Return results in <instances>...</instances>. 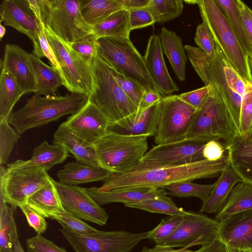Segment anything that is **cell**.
<instances>
[{
	"instance_id": "cell-15",
	"label": "cell",
	"mask_w": 252,
	"mask_h": 252,
	"mask_svg": "<svg viewBox=\"0 0 252 252\" xmlns=\"http://www.w3.org/2000/svg\"><path fill=\"white\" fill-rule=\"evenodd\" d=\"M206 143L199 138H186L173 142L157 145L146 152L135 167L180 165L204 159L202 152Z\"/></svg>"
},
{
	"instance_id": "cell-31",
	"label": "cell",
	"mask_w": 252,
	"mask_h": 252,
	"mask_svg": "<svg viewBox=\"0 0 252 252\" xmlns=\"http://www.w3.org/2000/svg\"><path fill=\"white\" fill-rule=\"evenodd\" d=\"M26 204L44 218H48L52 213L64 210L54 180L51 178L28 198Z\"/></svg>"
},
{
	"instance_id": "cell-63",
	"label": "cell",
	"mask_w": 252,
	"mask_h": 252,
	"mask_svg": "<svg viewBox=\"0 0 252 252\" xmlns=\"http://www.w3.org/2000/svg\"><path fill=\"white\" fill-rule=\"evenodd\" d=\"M250 65L251 73H252V60L250 61Z\"/></svg>"
},
{
	"instance_id": "cell-18",
	"label": "cell",
	"mask_w": 252,
	"mask_h": 252,
	"mask_svg": "<svg viewBox=\"0 0 252 252\" xmlns=\"http://www.w3.org/2000/svg\"><path fill=\"white\" fill-rule=\"evenodd\" d=\"M0 22L28 36L32 42L41 25L28 0H3L0 5Z\"/></svg>"
},
{
	"instance_id": "cell-39",
	"label": "cell",
	"mask_w": 252,
	"mask_h": 252,
	"mask_svg": "<svg viewBox=\"0 0 252 252\" xmlns=\"http://www.w3.org/2000/svg\"><path fill=\"white\" fill-rule=\"evenodd\" d=\"M216 183L209 185H201L191 182H181L171 184L162 189L167 190L165 194L178 197H196L204 202L208 198Z\"/></svg>"
},
{
	"instance_id": "cell-38",
	"label": "cell",
	"mask_w": 252,
	"mask_h": 252,
	"mask_svg": "<svg viewBox=\"0 0 252 252\" xmlns=\"http://www.w3.org/2000/svg\"><path fill=\"white\" fill-rule=\"evenodd\" d=\"M144 8L151 13L156 23H164L179 17L184 4L182 0H149Z\"/></svg>"
},
{
	"instance_id": "cell-47",
	"label": "cell",
	"mask_w": 252,
	"mask_h": 252,
	"mask_svg": "<svg viewBox=\"0 0 252 252\" xmlns=\"http://www.w3.org/2000/svg\"><path fill=\"white\" fill-rule=\"evenodd\" d=\"M223 70L226 83L230 89L242 97L248 81L244 79L234 69L224 55L223 59Z\"/></svg>"
},
{
	"instance_id": "cell-25",
	"label": "cell",
	"mask_w": 252,
	"mask_h": 252,
	"mask_svg": "<svg viewBox=\"0 0 252 252\" xmlns=\"http://www.w3.org/2000/svg\"><path fill=\"white\" fill-rule=\"evenodd\" d=\"M53 143L63 146L77 162L89 166H101L94 145L77 136L63 123L55 132Z\"/></svg>"
},
{
	"instance_id": "cell-26",
	"label": "cell",
	"mask_w": 252,
	"mask_h": 252,
	"mask_svg": "<svg viewBox=\"0 0 252 252\" xmlns=\"http://www.w3.org/2000/svg\"><path fill=\"white\" fill-rule=\"evenodd\" d=\"M68 156V152L62 145L58 143L50 144L44 140L34 148L31 159L27 160H17L7 164V168L37 166L47 171L55 165L63 163Z\"/></svg>"
},
{
	"instance_id": "cell-2",
	"label": "cell",
	"mask_w": 252,
	"mask_h": 252,
	"mask_svg": "<svg viewBox=\"0 0 252 252\" xmlns=\"http://www.w3.org/2000/svg\"><path fill=\"white\" fill-rule=\"evenodd\" d=\"M89 101V95L71 93L63 96L34 94L25 106L10 114L7 121L21 135L27 130L56 121L68 114H74Z\"/></svg>"
},
{
	"instance_id": "cell-59",
	"label": "cell",
	"mask_w": 252,
	"mask_h": 252,
	"mask_svg": "<svg viewBox=\"0 0 252 252\" xmlns=\"http://www.w3.org/2000/svg\"><path fill=\"white\" fill-rule=\"evenodd\" d=\"M140 252H193V251L186 248L174 249L172 247L155 245V247L151 248L144 246Z\"/></svg>"
},
{
	"instance_id": "cell-56",
	"label": "cell",
	"mask_w": 252,
	"mask_h": 252,
	"mask_svg": "<svg viewBox=\"0 0 252 252\" xmlns=\"http://www.w3.org/2000/svg\"><path fill=\"white\" fill-rule=\"evenodd\" d=\"M162 96L158 91L147 90L143 94L138 111L146 109L157 104L162 98Z\"/></svg>"
},
{
	"instance_id": "cell-41",
	"label": "cell",
	"mask_w": 252,
	"mask_h": 252,
	"mask_svg": "<svg viewBox=\"0 0 252 252\" xmlns=\"http://www.w3.org/2000/svg\"><path fill=\"white\" fill-rule=\"evenodd\" d=\"M20 134L10 126L7 119L0 118V164L6 163Z\"/></svg>"
},
{
	"instance_id": "cell-33",
	"label": "cell",
	"mask_w": 252,
	"mask_h": 252,
	"mask_svg": "<svg viewBox=\"0 0 252 252\" xmlns=\"http://www.w3.org/2000/svg\"><path fill=\"white\" fill-rule=\"evenodd\" d=\"M252 209V185L241 181L232 189L221 210L215 219L220 222L231 215Z\"/></svg>"
},
{
	"instance_id": "cell-20",
	"label": "cell",
	"mask_w": 252,
	"mask_h": 252,
	"mask_svg": "<svg viewBox=\"0 0 252 252\" xmlns=\"http://www.w3.org/2000/svg\"><path fill=\"white\" fill-rule=\"evenodd\" d=\"M219 239L228 247L252 250V209L220 221Z\"/></svg>"
},
{
	"instance_id": "cell-13",
	"label": "cell",
	"mask_w": 252,
	"mask_h": 252,
	"mask_svg": "<svg viewBox=\"0 0 252 252\" xmlns=\"http://www.w3.org/2000/svg\"><path fill=\"white\" fill-rule=\"evenodd\" d=\"M158 126L155 142L161 145L186 138L197 109L178 95L162 97L157 103Z\"/></svg>"
},
{
	"instance_id": "cell-35",
	"label": "cell",
	"mask_w": 252,
	"mask_h": 252,
	"mask_svg": "<svg viewBox=\"0 0 252 252\" xmlns=\"http://www.w3.org/2000/svg\"><path fill=\"white\" fill-rule=\"evenodd\" d=\"M0 70V118L7 120L14 106L25 93L10 72L5 69Z\"/></svg>"
},
{
	"instance_id": "cell-45",
	"label": "cell",
	"mask_w": 252,
	"mask_h": 252,
	"mask_svg": "<svg viewBox=\"0 0 252 252\" xmlns=\"http://www.w3.org/2000/svg\"><path fill=\"white\" fill-rule=\"evenodd\" d=\"M40 23L41 27L37 37L32 41L33 46L32 54L39 59L43 57L46 58L49 61L52 66L59 70L60 67L54 51L48 40L44 26L41 22H40Z\"/></svg>"
},
{
	"instance_id": "cell-1",
	"label": "cell",
	"mask_w": 252,
	"mask_h": 252,
	"mask_svg": "<svg viewBox=\"0 0 252 252\" xmlns=\"http://www.w3.org/2000/svg\"><path fill=\"white\" fill-rule=\"evenodd\" d=\"M229 165L227 150L221 158L215 161L204 159L180 165L135 167L124 173H113L98 188L102 191L140 188L162 189L175 183L217 177Z\"/></svg>"
},
{
	"instance_id": "cell-11",
	"label": "cell",
	"mask_w": 252,
	"mask_h": 252,
	"mask_svg": "<svg viewBox=\"0 0 252 252\" xmlns=\"http://www.w3.org/2000/svg\"><path fill=\"white\" fill-rule=\"evenodd\" d=\"M45 29L60 67L63 86L71 93L90 95L94 88L93 62L80 56L51 32Z\"/></svg>"
},
{
	"instance_id": "cell-10",
	"label": "cell",
	"mask_w": 252,
	"mask_h": 252,
	"mask_svg": "<svg viewBox=\"0 0 252 252\" xmlns=\"http://www.w3.org/2000/svg\"><path fill=\"white\" fill-rule=\"evenodd\" d=\"M62 227L59 231L76 252H130L140 242L149 239L153 232V229L136 233L97 230L82 234Z\"/></svg>"
},
{
	"instance_id": "cell-50",
	"label": "cell",
	"mask_w": 252,
	"mask_h": 252,
	"mask_svg": "<svg viewBox=\"0 0 252 252\" xmlns=\"http://www.w3.org/2000/svg\"><path fill=\"white\" fill-rule=\"evenodd\" d=\"M26 244L28 252H67L64 248L59 247L41 235L28 238Z\"/></svg>"
},
{
	"instance_id": "cell-58",
	"label": "cell",
	"mask_w": 252,
	"mask_h": 252,
	"mask_svg": "<svg viewBox=\"0 0 252 252\" xmlns=\"http://www.w3.org/2000/svg\"><path fill=\"white\" fill-rule=\"evenodd\" d=\"M123 6L124 9L127 10L141 8L146 7L149 0H117Z\"/></svg>"
},
{
	"instance_id": "cell-62",
	"label": "cell",
	"mask_w": 252,
	"mask_h": 252,
	"mask_svg": "<svg viewBox=\"0 0 252 252\" xmlns=\"http://www.w3.org/2000/svg\"><path fill=\"white\" fill-rule=\"evenodd\" d=\"M6 32L5 28L4 25H2L1 23L0 22V39L1 40L2 37L5 35Z\"/></svg>"
},
{
	"instance_id": "cell-19",
	"label": "cell",
	"mask_w": 252,
	"mask_h": 252,
	"mask_svg": "<svg viewBox=\"0 0 252 252\" xmlns=\"http://www.w3.org/2000/svg\"><path fill=\"white\" fill-rule=\"evenodd\" d=\"M143 58L148 73L161 94L165 96L179 91L165 65L159 35L153 33L150 36Z\"/></svg>"
},
{
	"instance_id": "cell-24",
	"label": "cell",
	"mask_w": 252,
	"mask_h": 252,
	"mask_svg": "<svg viewBox=\"0 0 252 252\" xmlns=\"http://www.w3.org/2000/svg\"><path fill=\"white\" fill-rule=\"evenodd\" d=\"M226 145L230 166L243 182L252 185V130L247 137L237 136Z\"/></svg>"
},
{
	"instance_id": "cell-61",
	"label": "cell",
	"mask_w": 252,
	"mask_h": 252,
	"mask_svg": "<svg viewBox=\"0 0 252 252\" xmlns=\"http://www.w3.org/2000/svg\"><path fill=\"white\" fill-rule=\"evenodd\" d=\"M13 252H25L19 240L15 243Z\"/></svg>"
},
{
	"instance_id": "cell-27",
	"label": "cell",
	"mask_w": 252,
	"mask_h": 252,
	"mask_svg": "<svg viewBox=\"0 0 252 252\" xmlns=\"http://www.w3.org/2000/svg\"><path fill=\"white\" fill-rule=\"evenodd\" d=\"M63 167L57 174L59 182L70 186L104 181L113 174L102 167L89 166L77 161L68 162Z\"/></svg>"
},
{
	"instance_id": "cell-44",
	"label": "cell",
	"mask_w": 252,
	"mask_h": 252,
	"mask_svg": "<svg viewBox=\"0 0 252 252\" xmlns=\"http://www.w3.org/2000/svg\"><path fill=\"white\" fill-rule=\"evenodd\" d=\"M48 218L57 220L62 226H65L79 233L88 234L97 230L81 219L65 210L62 212L52 213L49 215Z\"/></svg>"
},
{
	"instance_id": "cell-34",
	"label": "cell",
	"mask_w": 252,
	"mask_h": 252,
	"mask_svg": "<svg viewBox=\"0 0 252 252\" xmlns=\"http://www.w3.org/2000/svg\"><path fill=\"white\" fill-rule=\"evenodd\" d=\"M234 32L242 48L252 59V48L245 30L236 0H214Z\"/></svg>"
},
{
	"instance_id": "cell-12",
	"label": "cell",
	"mask_w": 252,
	"mask_h": 252,
	"mask_svg": "<svg viewBox=\"0 0 252 252\" xmlns=\"http://www.w3.org/2000/svg\"><path fill=\"white\" fill-rule=\"evenodd\" d=\"M41 167L8 169L0 167V198L13 208L26 204L28 198L50 180Z\"/></svg>"
},
{
	"instance_id": "cell-43",
	"label": "cell",
	"mask_w": 252,
	"mask_h": 252,
	"mask_svg": "<svg viewBox=\"0 0 252 252\" xmlns=\"http://www.w3.org/2000/svg\"><path fill=\"white\" fill-rule=\"evenodd\" d=\"M252 126V83L248 82L242 96L239 136L245 138L249 134Z\"/></svg>"
},
{
	"instance_id": "cell-48",
	"label": "cell",
	"mask_w": 252,
	"mask_h": 252,
	"mask_svg": "<svg viewBox=\"0 0 252 252\" xmlns=\"http://www.w3.org/2000/svg\"><path fill=\"white\" fill-rule=\"evenodd\" d=\"M97 39L91 34L68 45L80 56L93 62L97 56Z\"/></svg>"
},
{
	"instance_id": "cell-60",
	"label": "cell",
	"mask_w": 252,
	"mask_h": 252,
	"mask_svg": "<svg viewBox=\"0 0 252 252\" xmlns=\"http://www.w3.org/2000/svg\"><path fill=\"white\" fill-rule=\"evenodd\" d=\"M227 252H252V250L237 249L228 246H227Z\"/></svg>"
},
{
	"instance_id": "cell-55",
	"label": "cell",
	"mask_w": 252,
	"mask_h": 252,
	"mask_svg": "<svg viewBox=\"0 0 252 252\" xmlns=\"http://www.w3.org/2000/svg\"><path fill=\"white\" fill-rule=\"evenodd\" d=\"M236 1L245 30L252 48V10L242 1L236 0ZM252 60V59L250 61Z\"/></svg>"
},
{
	"instance_id": "cell-52",
	"label": "cell",
	"mask_w": 252,
	"mask_h": 252,
	"mask_svg": "<svg viewBox=\"0 0 252 252\" xmlns=\"http://www.w3.org/2000/svg\"><path fill=\"white\" fill-rule=\"evenodd\" d=\"M25 215L29 225L32 227L38 235L44 233L47 228V223L45 218L41 216L27 204L19 207Z\"/></svg>"
},
{
	"instance_id": "cell-49",
	"label": "cell",
	"mask_w": 252,
	"mask_h": 252,
	"mask_svg": "<svg viewBox=\"0 0 252 252\" xmlns=\"http://www.w3.org/2000/svg\"><path fill=\"white\" fill-rule=\"evenodd\" d=\"M194 41L198 48L208 56L214 54L216 43L208 26L203 21L197 27Z\"/></svg>"
},
{
	"instance_id": "cell-53",
	"label": "cell",
	"mask_w": 252,
	"mask_h": 252,
	"mask_svg": "<svg viewBox=\"0 0 252 252\" xmlns=\"http://www.w3.org/2000/svg\"><path fill=\"white\" fill-rule=\"evenodd\" d=\"M128 11L131 30L145 28L156 23L151 13L144 7Z\"/></svg>"
},
{
	"instance_id": "cell-29",
	"label": "cell",
	"mask_w": 252,
	"mask_h": 252,
	"mask_svg": "<svg viewBox=\"0 0 252 252\" xmlns=\"http://www.w3.org/2000/svg\"><path fill=\"white\" fill-rule=\"evenodd\" d=\"M29 61L35 78L34 94L55 95L58 88L64 85L59 70L48 65L33 54H29Z\"/></svg>"
},
{
	"instance_id": "cell-3",
	"label": "cell",
	"mask_w": 252,
	"mask_h": 252,
	"mask_svg": "<svg viewBox=\"0 0 252 252\" xmlns=\"http://www.w3.org/2000/svg\"><path fill=\"white\" fill-rule=\"evenodd\" d=\"M36 17L58 38L69 45L93 34L83 19L79 0H28Z\"/></svg>"
},
{
	"instance_id": "cell-36",
	"label": "cell",
	"mask_w": 252,
	"mask_h": 252,
	"mask_svg": "<svg viewBox=\"0 0 252 252\" xmlns=\"http://www.w3.org/2000/svg\"><path fill=\"white\" fill-rule=\"evenodd\" d=\"M81 15L93 27L113 13L124 9L117 0H79Z\"/></svg>"
},
{
	"instance_id": "cell-9",
	"label": "cell",
	"mask_w": 252,
	"mask_h": 252,
	"mask_svg": "<svg viewBox=\"0 0 252 252\" xmlns=\"http://www.w3.org/2000/svg\"><path fill=\"white\" fill-rule=\"evenodd\" d=\"M239 136L227 108L213 87L196 112L186 138L229 142Z\"/></svg>"
},
{
	"instance_id": "cell-40",
	"label": "cell",
	"mask_w": 252,
	"mask_h": 252,
	"mask_svg": "<svg viewBox=\"0 0 252 252\" xmlns=\"http://www.w3.org/2000/svg\"><path fill=\"white\" fill-rule=\"evenodd\" d=\"M124 205L126 207L129 208L140 209L151 213L163 214L168 216H184L188 212L182 208H179L170 197L166 198L147 199L138 202L127 203Z\"/></svg>"
},
{
	"instance_id": "cell-16",
	"label": "cell",
	"mask_w": 252,
	"mask_h": 252,
	"mask_svg": "<svg viewBox=\"0 0 252 252\" xmlns=\"http://www.w3.org/2000/svg\"><path fill=\"white\" fill-rule=\"evenodd\" d=\"M64 209L84 221L103 226L109 216L86 192L85 188L54 181Z\"/></svg>"
},
{
	"instance_id": "cell-42",
	"label": "cell",
	"mask_w": 252,
	"mask_h": 252,
	"mask_svg": "<svg viewBox=\"0 0 252 252\" xmlns=\"http://www.w3.org/2000/svg\"><path fill=\"white\" fill-rule=\"evenodd\" d=\"M109 67L113 76L122 90L138 107L146 89L136 81L126 77L110 66Z\"/></svg>"
},
{
	"instance_id": "cell-7",
	"label": "cell",
	"mask_w": 252,
	"mask_h": 252,
	"mask_svg": "<svg viewBox=\"0 0 252 252\" xmlns=\"http://www.w3.org/2000/svg\"><path fill=\"white\" fill-rule=\"evenodd\" d=\"M196 4L202 21L208 26L215 43L225 58L244 79L252 83L249 57L214 0H197Z\"/></svg>"
},
{
	"instance_id": "cell-14",
	"label": "cell",
	"mask_w": 252,
	"mask_h": 252,
	"mask_svg": "<svg viewBox=\"0 0 252 252\" xmlns=\"http://www.w3.org/2000/svg\"><path fill=\"white\" fill-rule=\"evenodd\" d=\"M220 222L203 213L189 211L176 229L156 246L189 248L204 246L219 239Z\"/></svg>"
},
{
	"instance_id": "cell-21",
	"label": "cell",
	"mask_w": 252,
	"mask_h": 252,
	"mask_svg": "<svg viewBox=\"0 0 252 252\" xmlns=\"http://www.w3.org/2000/svg\"><path fill=\"white\" fill-rule=\"evenodd\" d=\"M29 54L17 45L7 44L4 47L0 68L5 69L15 78L25 94L34 92L35 81L29 61Z\"/></svg>"
},
{
	"instance_id": "cell-64",
	"label": "cell",
	"mask_w": 252,
	"mask_h": 252,
	"mask_svg": "<svg viewBox=\"0 0 252 252\" xmlns=\"http://www.w3.org/2000/svg\"><path fill=\"white\" fill-rule=\"evenodd\" d=\"M252 127H251V129H250V131H252Z\"/></svg>"
},
{
	"instance_id": "cell-28",
	"label": "cell",
	"mask_w": 252,
	"mask_h": 252,
	"mask_svg": "<svg viewBox=\"0 0 252 252\" xmlns=\"http://www.w3.org/2000/svg\"><path fill=\"white\" fill-rule=\"evenodd\" d=\"M241 181V179L230 165L226 167L215 182V186L209 196L202 203L199 212L208 214L220 212L234 187Z\"/></svg>"
},
{
	"instance_id": "cell-4",
	"label": "cell",
	"mask_w": 252,
	"mask_h": 252,
	"mask_svg": "<svg viewBox=\"0 0 252 252\" xmlns=\"http://www.w3.org/2000/svg\"><path fill=\"white\" fill-rule=\"evenodd\" d=\"M187 56L193 68L206 86H213L223 100L239 135L242 97L227 85L223 70L224 54L216 43V51L208 56L199 48L184 46Z\"/></svg>"
},
{
	"instance_id": "cell-23",
	"label": "cell",
	"mask_w": 252,
	"mask_h": 252,
	"mask_svg": "<svg viewBox=\"0 0 252 252\" xmlns=\"http://www.w3.org/2000/svg\"><path fill=\"white\" fill-rule=\"evenodd\" d=\"M88 194L100 206L111 203L124 204L155 198H166L163 189L148 188H132L111 191H102L98 188L86 189Z\"/></svg>"
},
{
	"instance_id": "cell-37",
	"label": "cell",
	"mask_w": 252,
	"mask_h": 252,
	"mask_svg": "<svg viewBox=\"0 0 252 252\" xmlns=\"http://www.w3.org/2000/svg\"><path fill=\"white\" fill-rule=\"evenodd\" d=\"M0 198V252H13L19 240L13 208Z\"/></svg>"
},
{
	"instance_id": "cell-46",
	"label": "cell",
	"mask_w": 252,
	"mask_h": 252,
	"mask_svg": "<svg viewBox=\"0 0 252 252\" xmlns=\"http://www.w3.org/2000/svg\"><path fill=\"white\" fill-rule=\"evenodd\" d=\"M183 216L172 215L162 219L159 224L153 229L149 239L157 243L171 234L183 220Z\"/></svg>"
},
{
	"instance_id": "cell-30",
	"label": "cell",
	"mask_w": 252,
	"mask_h": 252,
	"mask_svg": "<svg viewBox=\"0 0 252 252\" xmlns=\"http://www.w3.org/2000/svg\"><path fill=\"white\" fill-rule=\"evenodd\" d=\"M163 52L168 58L178 79H186V64L188 61L181 38L173 31L162 28L159 35Z\"/></svg>"
},
{
	"instance_id": "cell-6",
	"label": "cell",
	"mask_w": 252,
	"mask_h": 252,
	"mask_svg": "<svg viewBox=\"0 0 252 252\" xmlns=\"http://www.w3.org/2000/svg\"><path fill=\"white\" fill-rule=\"evenodd\" d=\"M94 88L89 101L97 106L110 123L136 113L138 107L122 90L109 66L97 56L93 61Z\"/></svg>"
},
{
	"instance_id": "cell-54",
	"label": "cell",
	"mask_w": 252,
	"mask_h": 252,
	"mask_svg": "<svg viewBox=\"0 0 252 252\" xmlns=\"http://www.w3.org/2000/svg\"><path fill=\"white\" fill-rule=\"evenodd\" d=\"M227 151L226 145L217 140L207 142L203 149V156L205 159L215 161L221 158Z\"/></svg>"
},
{
	"instance_id": "cell-57",
	"label": "cell",
	"mask_w": 252,
	"mask_h": 252,
	"mask_svg": "<svg viewBox=\"0 0 252 252\" xmlns=\"http://www.w3.org/2000/svg\"><path fill=\"white\" fill-rule=\"evenodd\" d=\"M193 252H227L226 245L220 239L203 246Z\"/></svg>"
},
{
	"instance_id": "cell-51",
	"label": "cell",
	"mask_w": 252,
	"mask_h": 252,
	"mask_svg": "<svg viewBox=\"0 0 252 252\" xmlns=\"http://www.w3.org/2000/svg\"><path fill=\"white\" fill-rule=\"evenodd\" d=\"M213 86H204L198 89L178 95V97L188 104L198 110L209 94Z\"/></svg>"
},
{
	"instance_id": "cell-8",
	"label": "cell",
	"mask_w": 252,
	"mask_h": 252,
	"mask_svg": "<svg viewBox=\"0 0 252 252\" xmlns=\"http://www.w3.org/2000/svg\"><path fill=\"white\" fill-rule=\"evenodd\" d=\"M97 56L110 67L144 86L158 91L147 69L144 58L129 38L101 37L97 40Z\"/></svg>"
},
{
	"instance_id": "cell-22",
	"label": "cell",
	"mask_w": 252,
	"mask_h": 252,
	"mask_svg": "<svg viewBox=\"0 0 252 252\" xmlns=\"http://www.w3.org/2000/svg\"><path fill=\"white\" fill-rule=\"evenodd\" d=\"M157 103L144 110H138L117 122L110 123L108 131L123 135L155 136L158 126Z\"/></svg>"
},
{
	"instance_id": "cell-5",
	"label": "cell",
	"mask_w": 252,
	"mask_h": 252,
	"mask_svg": "<svg viewBox=\"0 0 252 252\" xmlns=\"http://www.w3.org/2000/svg\"><path fill=\"white\" fill-rule=\"evenodd\" d=\"M148 137L108 131L93 145L100 166L112 173H124L131 170L146 153Z\"/></svg>"
},
{
	"instance_id": "cell-32",
	"label": "cell",
	"mask_w": 252,
	"mask_h": 252,
	"mask_svg": "<svg viewBox=\"0 0 252 252\" xmlns=\"http://www.w3.org/2000/svg\"><path fill=\"white\" fill-rule=\"evenodd\" d=\"M129 11L118 10L99 23L93 27V34L101 37H123L129 38L131 32Z\"/></svg>"
},
{
	"instance_id": "cell-17",
	"label": "cell",
	"mask_w": 252,
	"mask_h": 252,
	"mask_svg": "<svg viewBox=\"0 0 252 252\" xmlns=\"http://www.w3.org/2000/svg\"><path fill=\"white\" fill-rule=\"evenodd\" d=\"M63 124L77 136L94 145L108 132L110 123L101 110L89 101Z\"/></svg>"
}]
</instances>
